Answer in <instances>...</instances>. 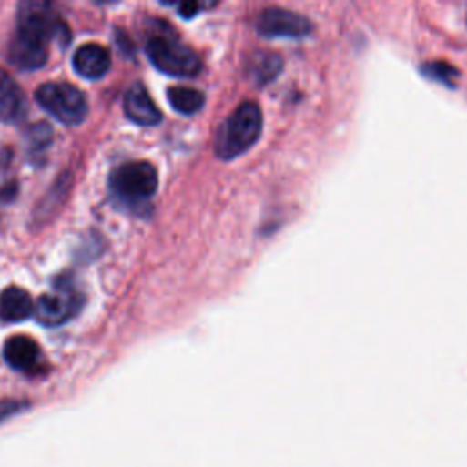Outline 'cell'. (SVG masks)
<instances>
[{
  "instance_id": "cell-1",
  "label": "cell",
  "mask_w": 467,
  "mask_h": 467,
  "mask_svg": "<svg viewBox=\"0 0 467 467\" xmlns=\"http://www.w3.org/2000/svg\"><path fill=\"white\" fill-rule=\"evenodd\" d=\"M261 130V108L252 101L241 103L219 127L216 136V154L225 161L245 154L258 143Z\"/></svg>"
},
{
  "instance_id": "cell-7",
  "label": "cell",
  "mask_w": 467,
  "mask_h": 467,
  "mask_svg": "<svg viewBox=\"0 0 467 467\" xmlns=\"http://www.w3.org/2000/svg\"><path fill=\"white\" fill-rule=\"evenodd\" d=\"M256 32L267 39H301L312 32V23L296 12L283 8H265L256 17Z\"/></svg>"
},
{
  "instance_id": "cell-2",
  "label": "cell",
  "mask_w": 467,
  "mask_h": 467,
  "mask_svg": "<svg viewBox=\"0 0 467 467\" xmlns=\"http://www.w3.org/2000/svg\"><path fill=\"white\" fill-rule=\"evenodd\" d=\"M147 56L159 72L172 77H196L203 68L201 57L170 30L148 37Z\"/></svg>"
},
{
  "instance_id": "cell-10",
  "label": "cell",
  "mask_w": 467,
  "mask_h": 467,
  "mask_svg": "<svg viewBox=\"0 0 467 467\" xmlns=\"http://www.w3.org/2000/svg\"><path fill=\"white\" fill-rule=\"evenodd\" d=\"M28 114V99L8 72L0 68V123L17 125Z\"/></svg>"
},
{
  "instance_id": "cell-6",
  "label": "cell",
  "mask_w": 467,
  "mask_h": 467,
  "mask_svg": "<svg viewBox=\"0 0 467 467\" xmlns=\"http://www.w3.org/2000/svg\"><path fill=\"white\" fill-rule=\"evenodd\" d=\"M85 298L66 279H59L56 290L37 299L34 307V318L46 327H57L74 318L83 307Z\"/></svg>"
},
{
  "instance_id": "cell-3",
  "label": "cell",
  "mask_w": 467,
  "mask_h": 467,
  "mask_svg": "<svg viewBox=\"0 0 467 467\" xmlns=\"http://www.w3.org/2000/svg\"><path fill=\"white\" fill-rule=\"evenodd\" d=\"M159 187L157 170L148 161H130L117 167L110 178L114 196L130 207H143Z\"/></svg>"
},
{
  "instance_id": "cell-4",
  "label": "cell",
  "mask_w": 467,
  "mask_h": 467,
  "mask_svg": "<svg viewBox=\"0 0 467 467\" xmlns=\"http://www.w3.org/2000/svg\"><path fill=\"white\" fill-rule=\"evenodd\" d=\"M36 99L59 123L76 127L88 116V101L85 94L68 83H46L37 88Z\"/></svg>"
},
{
  "instance_id": "cell-13",
  "label": "cell",
  "mask_w": 467,
  "mask_h": 467,
  "mask_svg": "<svg viewBox=\"0 0 467 467\" xmlns=\"http://www.w3.org/2000/svg\"><path fill=\"white\" fill-rule=\"evenodd\" d=\"M34 299L21 287H8L0 292V321L19 323L34 316Z\"/></svg>"
},
{
  "instance_id": "cell-15",
  "label": "cell",
  "mask_w": 467,
  "mask_h": 467,
  "mask_svg": "<svg viewBox=\"0 0 467 467\" xmlns=\"http://www.w3.org/2000/svg\"><path fill=\"white\" fill-rule=\"evenodd\" d=\"M281 68H283V63H281L279 56L270 54V52H258L249 61V74L259 85H265V83H270L272 79H276L278 74L281 72Z\"/></svg>"
},
{
  "instance_id": "cell-8",
  "label": "cell",
  "mask_w": 467,
  "mask_h": 467,
  "mask_svg": "<svg viewBox=\"0 0 467 467\" xmlns=\"http://www.w3.org/2000/svg\"><path fill=\"white\" fill-rule=\"evenodd\" d=\"M8 61L21 70H39L48 63V43L34 34L17 30L8 46Z\"/></svg>"
},
{
  "instance_id": "cell-16",
  "label": "cell",
  "mask_w": 467,
  "mask_h": 467,
  "mask_svg": "<svg viewBox=\"0 0 467 467\" xmlns=\"http://www.w3.org/2000/svg\"><path fill=\"white\" fill-rule=\"evenodd\" d=\"M421 72H423L425 77H429V79H432V81H436V83H442V85H445V86H449V88L454 86V81H456V77H458V72H456L451 65L440 63V61L423 65V66H421Z\"/></svg>"
},
{
  "instance_id": "cell-5",
  "label": "cell",
  "mask_w": 467,
  "mask_h": 467,
  "mask_svg": "<svg viewBox=\"0 0 467 467\" xmlns=\"http://www.w3.org/2000/svg\"><path fill=\"white\" fill-rule=\"evenodd\" d=\"M17 30L34 34L46 43L57 41L61 46H66L72 39L70 28L48 3H23L19 6Z\"/></svg>"
},
{
  "instance_id": "cell-14",
  "label": "cell",
  "mask_w": 467,
  "mask_h": 467,
  "mask_svg": "<svg viewBox=\"0 0 467 467\" xmlns=\"http://www.w3.org/2000/svg\"><path fill=\"white\" fill-rule=\"evenodd\" d=\"M172 108L183 116H194L205 105L203 92L190 86H172L167 92Z\"/></svg>"
},
{
  "instance_id": "cell-9",
  "label": "cell",
  "mask_w": 467,
  "mask_h": 467,
  "mask_svg": "<svg viewBox=\"0 0 467 467\" xmlns=\"http://www.w3.org/2000/svg\"><path fill=\"white\" fill-rule=\"evenodd\" d=\"M125 114L139 127H156L163 121V114L141 83L132 85L125 94Z\"/></svg>"
},
{
  "instance_id": "cell-11",
  "label": "cell",
  "mask_w": 467,
  "mask_h": 467,
  "mask_svg": "<svg viewBox=\"0 0 467 467\" xmlns=\"http://www.w3.org/2000/svg\"><path fill=\"white\" fill-rule=\"evenodd\" d=\"M110 66H112L110 52L97 43L83 45L74 54V70L88 81H97L105 77Z\"/></svg>"
},
{
  "instance_id": "cell-18",
  "label": "cell",
  "mask_w": 467,
  "mask_h": 467,
  "mask_svg": "<svg viewBox=\"0 0 467 467\" xmlns=\"http://www.w3.org/2000/svg\"><path fill=\"white\" fill-rule=\"evenodd\" d=\"M205 5H198V3H185V5H179V15L185 17V19H190L194 17L199 10H203Z\"/></svg>"
},
{
  "instance_id": "cell-17",
  "label": "cell",
  "mask_w": 467,
  "mask_h": 467,
  "mask_svg": "<svg viewBox=\"0 0 467 467\" xmlns=\"http://www.w3.org/2000/svg\"><path fill=\"white\" fill-rule=\"evenodd\" d=\"M28 139H30V148L32 150H45L52 143V128L45 123H37L30 128Z\"/></svg>"
},
{
  "instance_id": "cell-12",
  "label": "cell",
  "mask_w": 467,
  "mask_h": 467,
  "mask_svg": "<svg viewBox=\"0 0 467 467\" xmlns=\"http://www.w3.org/2000/svg\"><path fill=\"white\" fill-rule=\"evenodd\" d=\"M5 360L14 367L15 371L30 372L34 371L41 361V349L36 340L19 334L10 338L5 343Z\"/></svg>"
}]
</instances>
